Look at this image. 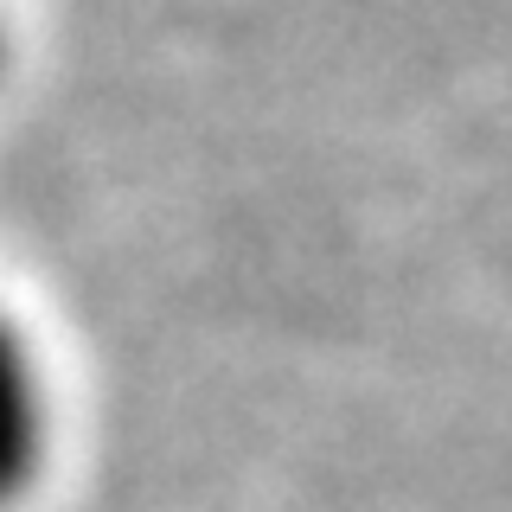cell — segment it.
Here are the masks:
<instances>
[{
  "label": "cell",
  "mask_w": 512,
  "mask_h": 512,
  "mask_svg": "<svg viewBox=\"0 0 512 512\" xmlns=\"http://www.w3.org/2000/svg\"><path fill=\"white\" fill-rule=\"evenodd\" d=\"M45 455V397L20 327L0 308V506L20 500Z\"/></svg>",
  "instance_id": "obj_1"
}]
</instances>
